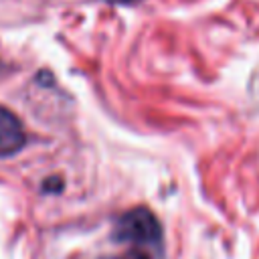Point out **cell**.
I'll list each match as a JSON object with an SVG mask.
<instances>
[{"mask_svg": "<svg viewBox=\"0 0 259 259\" xmlns=\"http://www.w3.org/2000/svg\"><path fill=\"white\" fill-rule=\"evenodd\" d=\"M113 241L146 247L152 253H162V225L146 206H136L117 217L113 227Z\"/></svg>", "mask_w": 259, "mask_h": 259, "instance_id": "cell-1", "label": "cell"}, {"mask_svg": "<svg viewBox=\"0 0 259 259\" xmlns=\"http://www.w3.org/2000/svg\"><path fill=\"white\" fill-rule=\"evenodd\" d=\"M26 146V132L14 111L0 105V158L16 156Z\"/></svg>", "mask_w": 259, "mask_h": 259, "instance_id": "cell-2", "label": "cell"}, {"mask_svg": "<svg viewBox=\"0 0 259 259\" xmlns=\"http://www.w3.org/2000/svg\"><path fill=\"white\" fill-rule=\"evenodd\" d=\"M42 190L45 192H59V190H63V180L59 176H51L42 182Z\"/></svg>", "mask_w": 259, "mask_h": 259, "instance_id": "cell-3", "label": "cell"}, {"mask_svg": "<svg viewBox=\"0 0 259 259\" xmlns=\"http://www.w3.org/2000/svg\"><path fill=\"white\" fill-rule=\"evenodd\" d=\"M121 259H152V257H150V253H148V251H142V249H134V251L125 253Z\"/></svg>", "mask_w": 259, "mask_h": 259, "instance_id": "cell-4", "label": "cell"}, {"mask_svg": "<svg viewBox=\"0 0 259 259\" xmlns=\"http://www.w3.org/2000/svg\"><path fill=\"white\" fill-rule=\"evenodd\" d=\"M109 4H117V6H134V4H140L142 0H105Z\"/></svg>", "mask_w": 259, "mask_h": 259, "instance_id": "cell-5", "label": "cell"}]
</instances>
